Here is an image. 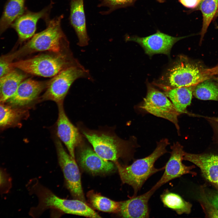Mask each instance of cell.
I'll return each mask as SVG.
<instances>
[{"label": "cell", "mask_w": 218, "mask_h": 218, "mask_svg": "<svg viewBox=\"0 0 218 218\" xmlns=\"http://www.w3.org/2000/svg\"><path fill=\"white\" fill-rule=\"evenodd\" d=\"M201 0H179L180 2L185 7L189 8L197 7Z\"/></svg>", "instance_id": "obj_30"}, {"label": "cell", "mask_w": 218, "mask_h": 218, "mask_svg": "<svg viewBox=\"0 0 218 218\" xmlns=\"http://www.w3.org/2000/svg\"><path fill=\"white\" fill-rule=\"evenodd\" d=\"M56 146L58 163L63 173L66 187L74 199L86 203L80 173L75 159L67 153L59 140L56 141Z\"/></svg>", "instance_id": "obj_7"}, {"label": "cell", "mask_w": 218, "mask_h": 218, "mask_svg": "<svg viewBox=\"0 0 218 218\" xmlns=\"http://www.w3.org/2000/svg\"><path fill=\"white\" fill-rule=\"evenodd\" d=\"M48 81H41L28 78L19 85L15 93L5 103L13 107L24 108L34 102L46 88Z\"/></svg>", "instance_id": "obj_12"}, {"label": "cell", "mask_w": 218, "mask_h": 218, "mask_svg": "<svg viewBox=\"0 0 218 218\" xmlns=\"http://www.w3.org/2000/svg\"><path fill=\"white\" fill-rule=\"evenodd\" d=\"M193 94L198 99L218 101V85L206 80L196 85Z\"/></svg>", "instance_id": "obj_26"}, {"label": "cell", "mask_w": 218, "mask_h": 218, "mask_svg": "<svg viewBox=\"0 0 218 218\" xmlns=\"http://www.w3.org/2000/svg\"><path fill=\"white\" fill-rule=\"evenodd\" d=\"M166 75L168 84L172 88L195 86L208 78L197 65L181 58Z\"/></svg>", "instance_id": "obj_8"}, {"label": "cell", "mask_w": 218, "mask_h": 218, "mask_svg": "<svg viewBox=\"0 0 218 218\" xmlns=\"http://www.w3.org/2000/svg\"><path fill=\"white\" fill-rule=\"evenodd\" d=\"M78 61L63 52L42 54L31 58L12 62L11 65L28 74L44 77H53Z\"/></svg>", "instance_id": "obj_4"}, {"label": "cell", "mask_w": 218, "mask_h": 218, "mask_svg": "<svg viewBox=\"0 0 218 218\" xmlns=\"http://www.w3.org/2000/svg\"><path fill=\"white\" fill-rule=\"evenodd\" d=\"M87 197L90 204L96 209L107 212H120L121 201H113L93 190L88 193Z\"/></svg>", "instance_id": "obj_24"}, {"label": "cell", "mask_w": 218, "mask_h": 218, "mask_svg": "<svg viewBox=\"0 0 218 218\" xmlns=\"http://www.w3.org/2000/svg\"><path fill=\"white\" fill-rule=\"evenodd\" d=\"M11 186V177L5 170L0 167V193H8Z\"/></svg>", "instance_id": "obj_29"}, {"label": "cell", "mask_w": 218, "mask_h": 218, "mask_svg": "<svg viewBox=\"0 0 218 218\" xmlns=\"http://www.w3.org/2000/svg\"><path fill=\"white\" fill-rule=\"evenodd\" d=\"M217 28H218V26H217Z\"/></svg>", "instance_id": "obj_35"}, {"label": "cell", "mask_w": 218, "mask_h": 218, "mask_svg": "<svg viewBox=\"0 0 218 218\" xmlns=\"http://www.w3.org/2000/svg\"><path fill=\"white\" fill-rule=\"evenodd\" d=\"M26 74L13 69L0 78V103H5L15 93Z\"/></svg>", "instance_id": "obj_19"}, {"label": "cell", "mask_w": 218, "mask_h": 218, "mask_svg": "<svg viewBox=\"0 0 218 218\" xmlns=\"http://www.w3.org/2000/svg\"><path fill=\"white\" fill-rule=\"evenodd\" d=\"M183 159L196 165L206 179L218 185V156L185 152Z\"/></svg>", "instance_id": "obj_17"}, {"label": "cell", "mask_w": 218, "mask_h": 218, "mask_svg": "<svg viewBox=\"0 0 218 218\" xmlns=\"http://www.w3.org/2000/svg\"><path fill=\"white\" fill-rule=\"evenodd\" d=\"M51 7L50 5L37 12L26 11L13 22L11 26L17 33L20 41L28 40L34 36L38 21L47 17Z\"/></svg>", "instance_id": "obj_15"}, {"label": "cell", "mask_w": 218, "mask_h": 218, "mask_svg": "<svg viewBox=\"0 0 218 218\" xmlns=\"http://www.w3.org/2000/svg\"><path fill=\"white\" fill-rule=\"evenodd\" d=\"M160 198L165 207L175 211L179 215L189 214L191 211L192 205L190 202L168 189L165 190L160 195Z\"/></svg>", "instance_id": "obj_23"}, {"label": "cell", "mask_w": 218, "mask_h": 218, "mask_svg": "<svg viewBox=\"0 0 218 218\" xmlns=\"http://www.w3.org/2000/svg\"><path fill=\"white\" fill-rule=\"evenodd\" d=\"M204 72L207 76L218 74V66L210 69L204 70Z\"/></svg>", "instance_id": "obj_32"}, {"label": "cell", "mask_w": 218, "mask_h": 218, "mask_svg": "<svg viewBox=\"0 0 218 218\" xmlns=\"http://www.w3.org/2000/svg\"><path fill=\"white\" fill-rule=\"evenodd\" d=\"M207 199L218 210V192L208 196Z\"/></svg>", "instance_id": "obj_31"}, {"label": "cell", "mask_w": 218, "mask_h": 218, "mask_svg": "<svg viewBox=\"0 0 218 218\" xmlns=\"http://www.w3.org/2000/svg\"><path fill=\"white\" fill-rule=\"evenodd\" d=\"M15 58L14 53L0 58V78L14 68L11 65L12 60Z\"/></svg>", "instance_id": "obj_28"}, {"label": "cell", "mask_w": 218, "mask_h": 218, "mask_svg": "<svg viewBox=\"0 0 218 218\" xmlns=\"http://www.w3.org/2000/svg\"><path fill=\"white\" fill-rule=\"evenodd\" d=\"M25 0H8L0 19V34L25 12Z\"/></svg>", "instance_id": "obj_21"}, {"label": "cell", "mask_w": 218, "mask_h": 218, "mask_svg": "<svg viewBox=\"0 0 218 218\" xmlns=\"http://www.w3.org/2000/svg\"><path fill=\"white\" fill-rule=\"evenodd\" d=\"M58 113L57 123V135L66 146L69 153L75 159L74 149L79 141L77 129L72 124L66 115L63 103L58 104Z\"/></svg>", "instance_id": "obj_13"}, {"label": "cell", "mask_w": 218, "mask_h": 218, "mask_svg": "<svg viewBox=\"0 0 218 218\" xmlns=\"http://www.w3.org/2000/svg\"><path fill=\"white\" fill-rule=\"evenodd\" d=\"M83 134L94 151L103 159L114 162L124 155L123 146L112 137L92 132H84Z\"/></svg>", "instance_id": "obj_11"}, {"label": "cell", "mask_w": 218, "mask_h": 218, "mask_svg": "<svg viewBox=\"0 0 218 218\" xmlns=\"http://www.w3.org/2000/svg\"><path fill=\"white\" fill-rule=\"evenodd\" d=\"M158 2L160 3H163L166 0H157Z\"/></svg>", "instance_id": "obj_34"}, {"label": "cell", "mask_w": 218, "mask_h": 218, "mask_svg": "<svg viewBox=\"0 0 218 218\" xmlns=\"http://www.w3.org/2000/svg\"><path fill=\"white\" fill-rule=\"evenodd\" d=\"M170 148V156L164 166V172L160 180L151 188L155 191L169 181L183 175L187 174L194 176L196 175V173L191 171L195 168L194 166H187L183 163L185 152L183 147L177 142L171 146Z\"/></svg>", "instance_id": "obj_9"}, {"label": "cell", "mask_w": 218, "mask_h": 218, "mask_svg": "<svg viewBox=\"0 0 218 218\" xmlns=\"http://www.w3.org/2000/svg\"><path fill=\"white\" fill-rule=\"evenodd\" d=\"M70 20L78 39V45H88L90 38L87 30L84 0H71Z\"/></svg>", "instance_id": "obj_18"}, {"label": "cell", "mask_w": 218, "mask_h": 218, "mask_svg": "<svg viewBox=\"0 0 218 218\" xmlns=\"http://www.w3.org/2000/svg\"><path fill=\"white\" fill-rule=\"evenodd\" d=\"M218 17V8H217V11L216 12V13L215 15L214 16V17L213 19L215 20Z\"/></svg>", "instance_id": "obj_33"}, {"label": "cell", "mask_w": 218, "mask_h": 218, "mask_svg": "<svg viewBox=\"0 0 218 218\" xmlns=\"http://www.w3.org/2000/svg\"><path fill=\"white\" fill-rule=\"evenodd\" d=\"M63 15L47 20V27L35 34L28 42L15 52L17 58L39 51L63 52V46L68 41L61 27Z\"/></svg>", "instance_id": "obj_3"}, {"label": "cell", "mask_w": 218, "mask_h": 218, "mask_svg": "<svg viewBox=\"0 0 218 218\" xmlns=\"http://www.w3.org/2000/svg\"><path fill=\"white\" fill-rule=\"evenodd\" d=\"M155 192L150 189L140 195L134 196L130 199L121 201L120 212L124 218L149 217L150 210L148 202Z\"/></svg>", "instance_id": "obj_16"}, {"label": "cell", "mask_w": 218, "mask_h": 218, "mask_svg": "<svg viewBox=\"0 0 218 218\" xmlns=\"http://www.w3.org/2000/svg\"><path fill=\"white\" fill-rule=\"evenodd\" d=\"M218 0H201L197 6L203 15V24L200 32L201 42L217 11Z\"/></svg>", "instance_id": "obj_25"}, {"label": "cell", "mask_w": 218, "mask_h": 218, "mask_svg": "<svg viewBox=\"0 0 218 218\" xmlns=\"http://www.w3.org/2000/svg\"><path fill=\"white\" fill-rule=\"evenodd\" d=\"M84 78L94 80L88 70L79 62L64 69L48 81L46 90L41 97V101L50 100L57 104L63 103L71 85L77 79Z\"/></svg>", "instance_id": "obj_5"}, {"label": "cell", "mask_w": 218, "mask_h": 218, "mask_svg": "<svg viewBox=\"0 0 218 218\" xmlns=\"http://www.w3.org/2000/svg\"><path fill=\"white\" fill-rule=\"evenodd\" d=\"M137 0H100L101 2L97 6L107 7L106 11L101 12L102 15H108L117 9L133 6Z\"/></svg>", "instance_id": "obj_27"}, {"label": "cell", "mask_w": 218, "mask_h": 218, "mask_svg": "<svg viewBox=\"0 0 218 218\" xmlns=\"http://www.w3.org/2000/svg\"><path fill=\"white\" fill-rule=\"evenodd\" d=\"M78 153L77 161L79 165L93 174L106 173L115 168L113 163L103 159L88 147H81Z\"/></svg>", "instance_id": "obj_14"}, {"label": "cell", "mask_w": 218, "mask_h": 218, "mask_svg": "<svg viewBox=\"0 0 218 218\" xmlns=\"http://www.w3.org/2000/svg\"><path fill=\"white\" fill-rule=\"evenodd\" d=\"M195 86L172 88L165 92V95L180 113H187L186 109L191 103Z\"/></svg>", "instance_id": "obj_22"}, {"label": "cell", "mask_w": 218, "mask_h": 218, "mask_svg": "<svg viewBox=\"0 0 218 218\" xmlns=\"http://www.w3.org/2000/svg\"><path fill=\"white\" fill-rule=\"evenodd\" d=\"M186 37H174L157 31L154 34L143 37L127 34L124 40L126 42L131 41L137 43L142 47L146 54L151 56L158 54L169 55L174 44Z\"/></svg>", "instance_id": "obj_10"}, {"label": "cell", "mask_w": 218, "mask_h": 218, "mask_svg": "<svg viewBox=\"0 0 218 218\" xmlns=\"http://www.w3.org/2000/svg\"><path fill=\"white\" fill-rule=\"evenodd\" d=\"M27 112L25 107H15L0 103V129L17 126Z\"/></svg>", "instance_id": "obj_20"}, {"label": "cell", "mask_w": 218, "mask_h": 218, "mask_svg": "<svg viewBox=\"0 0 218 218\" xmlns=\"http://www.w3.org/2000/svg\"><path fill=\"white\" fill-rule=\"evenodd\" d=\"M217 79L218 80V77H217Z\"/></svg>", "instance_id": "obj_36"}, {"label": "cell", "mask_w": 218, "mask_h": 218, "mask_svg": "<svg viewBox=\"0 0 218 218\" xmlns=\"http://www.w3.org/2000/svg\"><path fill=\"white\" fill-rule=\"evenodd\" d=\"M141 107L155 116L170 121L179 133L178 117L181 114L165 94L151 85L147 84V95Z\"/></svg>", "instance_id": "obj_6"}, {"label": "cell", "mask_w": 218, "mask_h": 218, "mask_svg": "<svg viewBox=\"0 0 218 218\" xmlns=\"http://www.w3.org/2000/svg\"><path fill=\"white\" fill-rule=\"evenodd\" d=\"M170 144L168 139L163 138L157 143V147L148 156L135 160L130 165H121L117 161L114 162L118 170L122 182L131 186L134 196L141 189L146 181L156 173L164 170L155 167L154 164L160 157L167 152V147Z\"/></svg>", "instance_id": "obj_2"}, {"label": "cell", "mask_w": 218, "mask_h": 218, "mask_svg": "<svg viewBox=\"0 0 218 218\" xmlns=\"http://www.w3.org/2000/svg\"><path fill=\"white\" fill-rule=\"evenodd\" d=\"M27 186L30 194L35 195L38 200L37 206L31 208L29 214L33 217L40 216L48 209L58 210L63 213L90 218L101 217L85 202L74 199L60 198L41 184L36 178L32 179Z\"/></svg>", "instance_id": "obj_1"}]
</instances>
